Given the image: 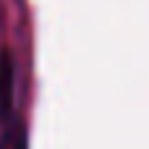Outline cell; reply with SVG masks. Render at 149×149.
Listing matches in <instances>:
<instances>
[{"label": "cell", "instance_id": "6da1fadb", "mask_svg": "<svg viewBox=\"0 0 149 149\" xmlns=\"http://www.w3.org/2000/svg\"><path fill=\"white\" fill-rule=\"evenodd\" d=\"M16 84V65L8 50L0 52V118H5L13 107V86Z\"/></svg>", "mask_w": 149, "mask_h": 149}, {"label": "cell", "instance_id": "7a4b0ae2", "mask_svg": "<svg viewBox=\"0 0 149 149\" xmlns=\"http://www.w3.org/2000/svg\"><path fill=\"white\" fill-rule=\"evenodd\" d=\"M0 149H29L24 123L13 120V123L5 126V131H3V136H0Z\"/></svg>", "mask_w": 149, "mask_h": 149}]
</instances>
